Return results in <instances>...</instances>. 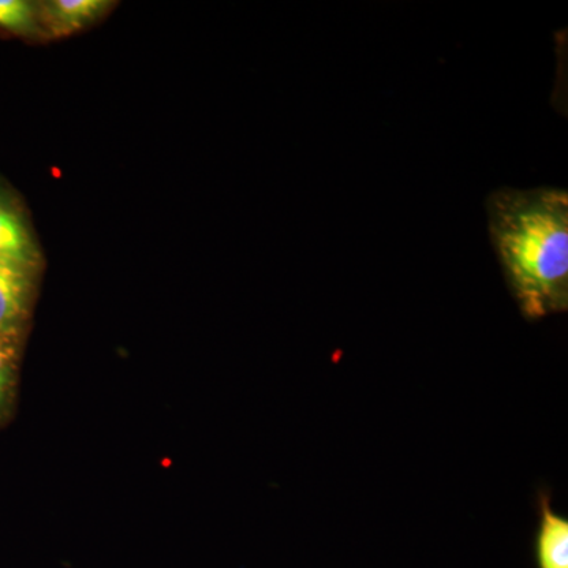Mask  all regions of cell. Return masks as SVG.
<instances>
[{
  "label": "cell",
  "mask_w": 568,
  "mask_h": 568,
  "mask_svg": "<svg viewBox=\"0 0 568 568\" xmlns=\"http://www.w3.org/2000/svg\"><path fill=\"white\" fill-rule=\"evenodd\" d=\"M489 241L523 316L568 308V193L504 186L487 197Z\"/></svg>",
  "instance_id": "6da1fadb"
},
{
  "label": "cell",
  "mask_w": 568,
  "mask_h": 568,
  "mask_svg": "<svg viewBox=\"0 0 568 568\" xmlns=\"http://www.w3.org/2000/svg\"><path fill=\"white\" fill-rule=\"evenodd\" d=\"M40 246L20 200L0 182V265L39 272Z\"/></svg>",
  "instance_id": "7a4b0ae2"
},
{
  "label": "cell",
  "mask_w": 568,
  "mask_h": 568,
  "mask_svg": "<svg viewBox=\"0 0 568 568\" xmlns=\"http://www.w3.org/2000/svg\"><path fill=\"white\" fill-rule=\"evenodd\" d=\"M114 6L108 0H48L37 3L40 33L47 39L73 36L102 20Z\"/></svg>",
  "instance_id": "3957f363"
},
{
  "label": "cell",
  "mask_w": 568,
  "mask_h": 568,
  "mask_svg": "<svg viewBox=\"0 0 568 568\" xmlns=\"http://www.w3.org/2000/svg\"><path fill=\"white\" fill-rule=\"evenodd\" d=\"M37 272L0 265V336H22L31 315Z\"/></svg>",
  "instance_id": "277c9868"
},
{
  "label": "cell",
  "mask_w": 568,
  "mask_h": 568,
  "mask_svg": "<svg viewBox=\"0 0 568 568\" xmlns=\"http://www.w3.org/2000/svg\"><path fill=\"white\" fill-rule=\"evenodd\" d=\"M540 507L536 537L538 568H568V519L552 510L548 497H541Z\"/></svg>",
  "instance_id": "5b68a950"
},
{
  "label": "cell",
  "mask_w": 568,
  "mask_h": 568,
  "mask_svg": "<svg viewBox=\"0 0 568 568\" xmlns=\"http://www.w3.org/2000/svg\"><path fill=\"white\" fill-rule=\"evenodd\" d=\"M22 336H0V424L9 417L17 394Z\"/></svg>",
  "instance_id": "8992f818"
},
{
  "label": "cell",
  "mask_w": 568,
  "mask_h": 568,
  "mask_svg": "<svg viewBox=\"0 0 568 568\" xmlns=\"http://www.w3.org/2000/svg\"><path fill=\"white\" fill-rule=\"evenodd\" d=\"M0 31L21 37L40 33L37 3L28 0H0Z\"/></svg>",
  "instance_id": "52a82bcc"
}]
</instances>
